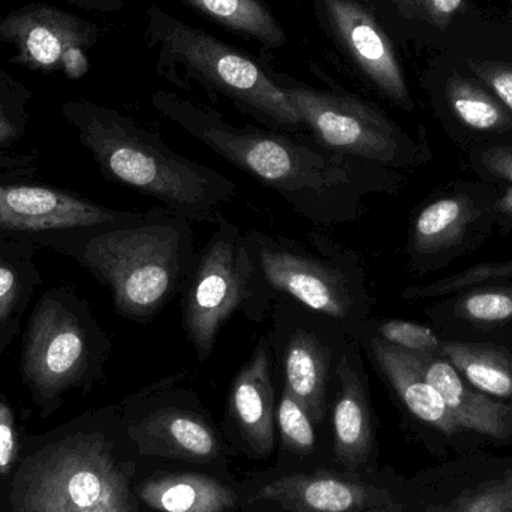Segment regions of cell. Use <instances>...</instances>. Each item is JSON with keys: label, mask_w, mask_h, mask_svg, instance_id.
<instances>
[{"label": "cell", "mask_w": 512, "mask_h": 512, "mask_svg": "<svg viewBox=\"0 0 512 512\" xmlns=\"http://www.w3.org/2000/svg\"><path fill=\"white\" fill-rule=\"evenodd\" d=\"M30 92L0 72V150L9 149L26 135Z\"/></svg>", "instance_id": "obj_28"}, {"label": "cell", "mask_w": 512, "mask_h": 512, "mask_svg": "<svg viewBox=\"0 0 512 512\" xmlns=\"http://www.w3.org/2000/svg\"><path fill=\"white\" fill-rule=\"evenodd\" d=\"M101 432H75L27 457L11 490L14 512H132L129 474Z\"/></svg>", "instance_id": "obj_7"}, {"label": "cell", "mask_w": 512, "mask_h": 512, "mask_svg": "<svg viewBox=\"0 0 512 512\" xmlns=\"http://www.w3.org/2000/svg\"><path fill=\"white\" fill-rule=\"evenodd\" d=\"M363 331L405 351L433 355L441 351L442 342L435 331L417 322L402 321V319L376 321L370 318Z\"/></svg>", "instance_id": "obj_26"}, {"label": "cell", "mask_w": 512, "mask_h": 512, "mask_svg": "<svg viewBox=\"0 0 512 512\" xmlns=\"http://www.w3.org/2000/svg\"><path fill=\"white\" fill-rule=\"evenodd\" d=\"M441 354L477 390L512 396V361L501 349L477 343L442 342Z\"/></svg>", "instance_id": "obj_23"}, {"label": "cell", "mask_w": 512, "mask_h": 512, "mask_svg": "<svg viewBox=\"0 0 512 512\" xmlns=\"http://www.w3.org/2000/svg\"><path fill=\"white\" fill-rule=\"evenodd\" d=\"M405 17L421 18L438 29H445L462 8L463 0H396Z\"/></svg>", "instance_id": "obj_32"}, {"label": "cell", "mask_w": 512, "mask_h": 512, "mask_svg": "<svg viewBox=\"0 0 512 512\" xmlns=\"http://www.w3.org/2000/svg\"><path fill=\"white\" fill-rule=\"evenodd\" d=\"M246 234L259 279L271 300L291 298L343 325L352 339L370 319L366 273L358 255L322 234L310 246L283 234Z\"/></svg>", "instance_id": "obj_4"}, {"label": "cell", "mask_w": 512, "mask_h": 512, "mask_svg": "<svg viewBox=\"0 0 512 512\" xmlns=\"http://www.w3.org/2000/svg\"><path fill=\"white\" fill-rule=\"evenodd\" d=\"M283 445L298 453H310L315 447L313 420L300 402L282 387L274 415Z\"/></svg>", "instance_id": "obj_27"}, {"label": "cell", "mask_w": 512, "mask_h": 512, "mask_svg": "<svg viewBox=\"0 0 512 512\" xmlns=\"http://www.w3.org/2000/svg\"><path fill=\"white\" fill-rule=\"evenodd\" d=\"M451 512H512V471L481 486Z\"/></svg>", "instance_id": "obj_31"}, {"label": "cell", "mask_w": 512, "mask_h": 512, "mask_svg": "<svg viewBox=\"0 0 512 512\" xmlns=\"http://www.w3.org/2000/svg\"><path fill=\"white\" fill-rule=\"evenodd\" d=\"M17 457L14 412L5 399L0 397V478L11 471Z\"/></svg>", "instance_id": "obj_35"}, {"label": "cell", "mask_w": 512, "mask_h": 512, "mask_svg": "<svg viewBox=\"0 0 512 512\" xmlns=\"http://www.w3.org/2000/svg\"><path fill=\"white\" fill-rule=\"evenodd\" d=\"M411 354L427 381L441 394L460 429L498 439L512 435L511 411L504 403L490 399L469 384L450 361L433 354Z\"/></svg>", "instance_id": "obj_18"}, {"label": "cell", "mask_w": 512, "mask_h": 512, "mask_svg": "<svg viewBox=\"0 0 512 512\" xmlns=\"http://www.w3.org/2000/svg\"><path fill=\"white\" fill-rule=\"evenodd\" d=\"M63 116L108 182L134 189L191 224H216L236 197L228 177L171 149L135 120L90 104L68 102Z\"/></svg>", "instance_id": "obj_3"}, {"label": "cell", "mask_w": 512, "mask_h": 512, "mask_svg": "<svg viewBox=\"0 0 512 512\" xmlns=\"http://www.w3.org/2000/svg\"><path fill=\"white\" fill-rule=\"evenodd\" d=\"M41 246L0 239V355L20 336L23 318L42 285L36 256Z\"/></svg>", "instance_id": "obj_19"}, {"label": "cell", "mask_w": 512, "mask_h": 512, "mask_svg": "<svg viewBox=\"0 0 512 512\" xmlns=\"http://www.w3.org/2000/svg\"><path fill=\"white\" fill-rule=\"evenodd\" d=\"M138 496L147 507L162 512H225L237 504L230 487L198 474L152 478L141 484Z\"/></svg>", "instance_id": "obj_20"}, {"label": "cell", "mask_w": 512, "mask_h": 512, "mask_svg": "<svg viewBox=\"0 0 512 512\" xmlns=\"http://www.w3.org/2000/svg\"><path fill=\"white\" fill-rule=\"evenodd\" d=\"M336 38L358 68L391 101L412 110V99L390 39L367 9L352 0H319Z\"/></svg>", "instance_id": "obj_14"}, {"label": "cell", "mask_w": 512, "mask_h": 512, "mask_svg": "<svg viewBox=\"0 0 512 512\" xmlns=\"http://www.w3.org/2000/svg\"><path fill=\"white\" fill-rule=\"evenodd\" d=\"M215 225L180 294L182 328L200 363L212 357L222 328L236 313L261 322L274 304L259 279L246 234L224 215Z\"/></svg>", "instance_id": "obj_8"}, {"label": "cell", "mask_w": 512, "mask_h": 512, "mask_svg": "<svg viewBox=\"0 0 512 512\" xmlns=\"http://www.w3.org/2000/svg\"><path fill=\"white\" fill-rule=\"evenodd\" d=\"M74 259L108 288L117 315L147 325L182 294L197 259L194 228L156 207L149 218L29 240Z\"/></svg>", "instance_id": "obj_2"}, {"label": "cell", "mask_w": 512, "mask_h": 512, "mask_svg": "<svg viewBox=\"0 0 512 512\" xmlns=\"http://www.w3.org/2000/svg\"><path fill=\"white\" fill-rule=\"evenodd\" d=\"M483 164L490 173L510 183V188L498 203L502 213L512 215V147H493L483 155Z\"/></svg>", "instance_id": "obj_34"}, {"label": "cell", "mask_w": 512, "mask_h": 512, "mask_svg": "<svg viewBox=\"0 0 512 512\" xmlns=\"http://www.w3.org/2000/svg\"><path fill=\"white\" fill-rule=\"evenodd\" d=\"M355 340H358L361 349L396 391L403 405L418 420L436 427L445 435H456L462 430L448 411L441 394L427 381L415 363L411 352L364 331Z\"/></svg>", "instance_id": "obj_17"}, {"label": "cell", "mask_w": 512, "mask_h": 512, "mask_svg": "<svg viewBox=\"0 0 512 512\" xmlns=\"http://www.w3.org/2000/svg\"><path fill=\"white\" fill-rule=\"evenodd\" d=\"M472 218L474 206L468 198L445 197L427 204L412 222V258L424 259L450 248L462 239Z\"/></svg>", "instance_id": "obj_22"}, {"label": "cell", "mask_w": 512, "mask_h": 512, "mask_svg": "<svg viewBox=\"0 0 512 512\" xmlns=\"http://www.w3.org/2000/svg\"><path fill=\"white\" fill-rule=\"evenodd\" d=\"M258 499L279 502L297 512H351L366 499L364 487L333 477L291 475L259 490Z\"/></svg>", "instance_id": "obj_21"}, {"label": "cell", "mask_w": 512, "mask_h": 512, "mask_svg": "<svg viewBox=\"0 0 512 512\" xmlns=\"http://www.w3.org/2000/svg\"><path fill=\"white\" fill-rule=\"evenodd\" d=\"M113 343L90 307L68 286L42 292L27 319L20 375L42 415L51 414L74 388L102 375Z\"/></svg>", "instance_id": "obj_5"}, {"label": "cell", "mask_w": 512, "mask_h": 512, "mask_svg": "<svg viewBox=\"0 0 512 512\" xmlns=\"http://www.w3.org/2000/svg\"><path fill=\"white\" fill-rule=\"evenodd\" d=\"M457 312L462 318L481 324H499L512 319V289L472 291L459 301Z\"/></svg>", "instance_id": "obj_29"}, {"label": "cell", "mask_w": 512, "mask_h": 512, "mask_svg": "<svg viewBox=\"0 0 512 512\" xmlns=\"http://www.w3.org/2000/svg\"><path fill=\"white\" fill-rule=\"evenodd\" d=\"M472 71L495 92L512 111V65L501 62H469Z\"/></svg>", "instance_id": "obj_33"}, {"label": "cell", "mask_w": 512, "mask_h": 512, "mask_svg": "<svg viewBox=\"0 0 512 512\" xmlns=\"http://www.w3.org/2000/svg\"><path fill=\"white\" fill-rule=\"evenodd\" d=\"M447 96L460 122L475 131H504L511 125L510 116L501 104L471 80L451 77Z\"/></svg>", "instance_id": "obj_25"}, {"label": "cell", "mask_w": 512, "mask_h": 512, "mask_svg": "<svg viewBox=\"0 0 512 512\" xmlns=\"http://www.w3.org/2000/svg\"><path fill=\"white\" fill-rule=\"evenodd\" d=\"M274 363L268 337H259L249 360L231 382L228 411L255 451L268 454L274 442Z\"/></svg>", "instance_id": "obj_16"}, {"label": "cell", "mask_w": 512, "mask_h": 512, "mask_svg": "<svg viewBox=\"0 0 512 512\" xmlns=\"http://www.w3.org/2000/svg\"><path fill=\"white\" fill-rule=\"evenodd\" d=\"M307 134L328 152L351 156L385 168L408 167L417 149L378 108L346 93L279 83Z\"/></svg>", "instance_id": "obj_10"}, {"label": "cell", "mask_w": 512, "mask_h": 512, "mask_svg": "<svg viewBox=\"0 0 512 512\" xmlns=\"http://www.w3.org/2000/svg\"><path fill=\"white\" fill-rule=\"evenodd\" d=\"M155 210L114 209L56 186L0 179V239L116 227L149 218Z\"/></svg>", "instance_id": "obj_11"}, {"label": "cell", "mask_w": 512, "mask_h": 512, "mask_svg": "<svg viewBox=\"0 0 512 512\" xmlns=\"http://www.w3.org/2000/svg\"><path fill=\"white\" fill-rule=\"evenodd\" d=\"M147 36L150 47L158 54L159 72L168 78L183 72L188 80L233 102L234 107L265 128L307 134L282 87L236 48L156 6L149 11Z\"/></svg>", "instance_id": "obj_6"}, {"label": "cell", "mask_w": 512, "mask_h": 512, "mask_svg": "<svg viewBox=\"0 0 512 512\" xmlns=\"http://www.w3.org/2000/svg\"><path fill=\"white\" fill-rule=\"evenodd\" d=\"M330 391L337 460L348 469L358 468L369 456L373 432L363 349L352 337L337 364Z\"/></svg>", "instance_id": "obj_15"}, {"label": "cell", "mask_w": 512, "mask_h": 512, "mask_svg": "<svg viewBox=\"0 0 512 512\" xmlns=\"http://www.w3.org/2000/svg\"><path fill=\"white\" fill-rule=\"evenodd\" d=\"M268 342L274 372L306 409L313 423L327 417L328 394L337 364L348 345V331L340 322L291 298L274 301Z\"/></svg>", "instance_id": "obj_9"}, {"label": "cell", "mask_w": 512, "mask_h": 512, "mask_svg": "<svg viewBox=\"0 0 512 512\" xmlns=\"http://www.w3.org/2000/svg\"><path fill=\"white\" fill-rule=\"evenodd\" d=\"M216 23L261 42L279 48L286 42L285 30L261 0H185Z\"/></svg>", "instance_id": "obj_24"}, {"label": "cell", "mask_w": 512, "mask_h": 512, "mask_svg": "<svg viewBox=\"0 0 512 512\" xmlns=\"http://www.w3.org/2000/svg\"><path fill=\"white\" fill-rule=\"evenodd\" d=\"M159 113L185 129L233 167L280 195L316 225L354 224L370 194L390 192L391 168L322 149L309 134L259 129L227 122L216 111L174 93L156 92Z\"/></svg>", "instance_id": "obj_1"}, {"label": "cell", "mask_w": 512, "mask_h": 512, "mask_svg": "<svg viewBox=\"0 0 512 512\" xmlns=\"http://www.w3.org/2000/svg\"><path fill=\"white\" fill-rule=\"evenodd\" d=\"M508 276H512V259L508 262H501V264L478 265V267L469 268L463 273L439 280V282L432 283V285L412 286V288L403 291L402 297L405 300L439 297V295L451 294V292L468 288V286L475 285V283Z\"/></svg>", "instance_id": "obj_30"}, {"label": "cell", "mask_w": 512, "mask_h": 512, "mask_svg": "<svg viewBox=\"0 0 512 512\" xmlns=\"http://www.w3.org/2000/svg\"><path fill=\"white\" fill-rule=\"evenodd\" d=\"M143 412L128 424L129 438L141 454L171 459L209 462L221 453V441L207 418L188 400V393H176L170 387L147 391Z\"/></svg>", "instance_id": "obj_12"}, {"label": "cell", "mask_w": 512, "mask_h": 512, "mask_svg": "<svg viewBox=\"0 0 512 512\" xmlns=\"http://www.w3.org/2000/svg\"><path fill=\"white\" fill-rule=\"evenodd\" d=\"M95 35L86 21L48 6L21 9L0 26V38L17 45L23 62L45 71L60 68L69 78L86 74L84 50Z\"/></svg>", "instance_id": "obj_13"}]
</instances>
